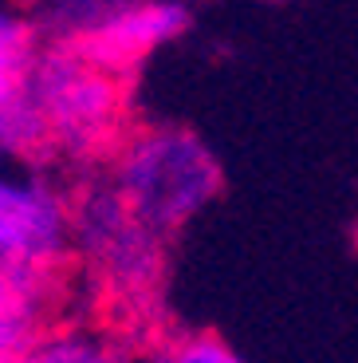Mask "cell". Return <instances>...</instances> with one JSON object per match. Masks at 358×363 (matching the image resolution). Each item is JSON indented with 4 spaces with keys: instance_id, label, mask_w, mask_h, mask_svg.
I'll use <instances>...</instances> for the list:
<instances>
[{
    "instance_id": "obj_1",
    "label": "cell",
    "mask_w": 358,
    "mask_h": 363,
    "mask_svg": "<svg viewBox=\"0 0 358 363\" xmlns=\"http://www.w3.org/2000/svg\"><path fill=\"white\" fill-rule=\"evenodd\" d=\"M28 95L36 99L55 146H67L71 155H110L126 146V103L134 75H118L95 67L55 44L32 67Z\"/></svg>"
},
{
    "instance_id": "obj_5",
    "label": "cell",
    "mask_w": 358,
    "mask_h": 363,
    "mask_svg": "<svg viewBox=\"0 0 358 363\" xmlns=\"http://www.w3.org/2000/svg\"><path fill=\"white\" fill-rule=\"evenodd\" d=\"M0 143L24 158H44L55 150V138L40 115L36 99L28 95V87L0 103Z\"/></svg>"
},
{
    "instance_id": "obj_4",
    "label": "cell",
    "mask_w": 358,
    "mask_h": 363,
    "mask_svg": "<svg viewBox=\"0 0 358 363\" xmlns=\"http://www.w3.org/2000/svg\"><path fill=\"white\" fill-rule=\"evenodd\" d=\"M59 206L44 190L0 182V253L4 261H52L59 245Z\"/></svg>"
},
{
    "instance_id": "obj_9",
    "label": "cell",
    "mask_w": 358,
    "mask_h": 363,
    "mask_svg": "<svg viewBox=\"0 0 358 363\" xmlns=\"http://www.w3.org/2000/svg\"><path fill=\"white\" fill-rule=\"evenodd\" d=\"M20 9H32V4H44V0H16Z\"/></svg>"
},
{
    "instance_id": "obj_6",
    "label": "cell",
    "mask_w": 358,
    "mask_h": 363,
    "mask_svg": "<svg viewBox=\"0 0 358 363\" xmlns=\"http://www.w3.org/2000/svg\"><path fill=\"white\" fill-rule=\"evenodd\" d=\"M32 44H36V28L32 24H24V20H0V103L28 87Z\"/></svg>"
},
{
    "instance_id": "obj_8",
    "label": "cell",
    "mask_w": 358,
    "mask_h": 363,
    "mask_svg": "<svg viewBox=\"0 0 358 363\" xmlns=\"http://www.w3.org/2000/svg\"><path fill=\"white\" fill-rule=\"evenodd\" d=\"M173 363H241V359H236L221 340L197 336V340H189V344H181V352L173 355Z\"/></svg>"
},
{
    "instance_id": "obj_2",
    "label": "cell",
    "mask_w": 358,
    "mask_h": 363,
    "mask_svg": "<svg viewBox=\"0 0 358 363\" xmlns=\"http://www.w3.org/2000/svg\"><path fill=\"white\" fill-rule=\"evenodd\" d=\"M216 162L205 146L185 130H150L122 146V174H118V198L126 213L146 229H173L213 198Z\"/></svg>"
},
{
    "instance_id": "obj_7",
    "label": "cell",
    "mask_w": 358,
    "mask_h": 363,
    "mask_svg": "<svg viewBox=\"0 0 358 363\" xmlns=\"http://www.w3.org/2000/svg\"><path fill=\"white\" fill-rule=\"evenodd\" d=\"M24 363H115V355L83 340H63V344L44 347L40 355H24Z\"/></svg>"
},
{
    "instance_id": "obj_3",
    "label": "cell",
    "mask_w": 358,
    "mask_h": 363,
    "mask_svg": "<svg viewBox=\"0 0 358 363\" xmlns=\"http://www.w3.org/2000/svg\"><path fill=\"white\" fill-rule=\"evenodd\" d=\"M185 24H189V12L181 4H138V9H126L118 16H107L95 28L71 32L63 40V48L95 67L134 75L142 55L154 52L158 44H166V40H173Z\"/></svg>"
}]
</instances>
